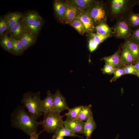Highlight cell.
I'll return each instance as SVG.
<instances>
[{
  "label": "cell",
  "instance_id": "28",
  "mask_svg": "<svg viewBox=\"0 0 139 139\" xmlns=\"http://www.w3.org/2000/svg\"><path fill=\"white\" fill-rule=\"evenodd\" d=\"M69 24L81 34H83L86 32L82 22L77 18H76L74 19Z\"/></svg>",
  "mask_w": 139,
  "mask_h": 139
},
{
  "label": "cell",
  "instance_id": "31",
  "mask_svg": "<svg viewBox=\"0 0 139 139\" xmlns=\"http://www.w3.org/2000/svg\"><path fill=\"white\" fill-rule=\"evenodd\" d=\"M91 38L98 45L102 43L108 38L112 36L110 35H103L99 34L97 33H92L89 34Z\"/></svg>",
  "mask_w": 139,
  "mask_h": 139
},
{
  "label": "cell",
  "instance_id": "42",
  "mask_svg": "<svg viewBox=\"0 0 139 139\" xmlns=\"http://www.w3.org/2000/svg\"><path fill=\"white\" fill-rule=\"evenodd\" d=\"M138 3L139 4V0L138 1Z\"/></svg>",
  "mask_w": 139,
  "mask_h": 139
},
{
  "label": "cell",
  "instance_id": "21",
  "mask_svg": "<svg viewBox=\"0 0 139 139\" xmlns=\"http://www.w3.org/2000/svg\"><path fill=\"white\" fill-rule=\"evenodd\" d=\"M122 48L120 55L121 63L124 67L132 64L136 61L132 53L127 48L123 46Z\"/></svg>",
  "mask_w": 139,
  "mask_h": 139
},
{
  "label": "cell",
  "instance_id": "17",
  "mask_svg": "<svg viewBox=\"0 0 139 139\" xmlns=\"http://www.w3.org/2000/svg\"><path fill=\"white\" fill-rule=\"evenodd\" d=\"M23 16L22 14L18 12L9 13L3 16L7 25V32L11 28L16 24L21 18H22Z\"/></svg>",
  "mask_w": 139,
  "mask_h": 139
},
{
  "label": "cell",
  "instance_id": "8",
  "mask_svg": "<svg viewBox=\"0 0 139 139\" xmlns=\"http://www.w3.org/2000/svg\"><path fill=\"white\" fill-rule=\"evenodd\" d=\"M77 10V14L76 18L79 19L82 22L86 32L89 34L94 33L95 27L89 14L85 11Z\"/></svg>",
  "mask_w": 139,
  "mask_h": 139
},
{
  "label": "cell",
  "instance_id": "35",
  "mask_svg": "<svg viewBox=\"0 0 139 139\" xmlns=\"http://www.w3.org/2000/svg\"><path fill=\"white\" fill-rule=\"evenodd\" d=\"M125 74H131L135 75L136 71L134 65L132 64L126 65L123 67Z\"/></svg>",
  "mask_w": 139,
  "mask_h": 139
},
{
  "label": "cell",
  "instance_id": "33",
  "mask_svg": "<svg viewBox=\"0 0 139 139\" xmlns=\"http://www.w3.org/2000/svg\"><path fill=\"white\" fill-rule=\"evenodd\" d=\"M8 26L7 22L3 17H1L0 19V36L4 34L5 32H7Z\"/></svg>",
  "mask_w": 139,
  "mask_h": 139
},
{
  "label": "cell",
  "instance_id": "12",
  "mask_svg": "<svg viewBox=\"0 0 139 139\" xmlns=\"http://www.w3.org/2000/svg\"><path fill=\"white\" fill-rule=\"evenodd\" d=\"M123 46L127 48L133 55L135 60L139 59V44L129 37L125 39Z\"/></svg>",
  "mask_w": 139,
  "mask_h": 139
},
{
  "label": "cell",
  "instance_id": "9",
  "mask_svg": "<svg viewBox=\"0 0 139 139\" xmlns=\"http://www.w3.org/2000/svg\"><path fill=\"white\" fill-rule=\"evenodd\" d=\"M68 109L65 99L59 90H57L54 94L53 110L60 113L64 110Z\"/></svg>",
  "mask_w": 139,
  "mask_h": 139
},
{
  "label": "cell",
  "instance_id": "32",
  "mask_svg": "<svg viewBox=\"0 0 139 139\" xmlns=\"http://www.w3.org/2000/svg\"><path fill=\"white\" fill-rule=\"evenodd\" d=\"M113 74L114 76L110 80L111 82L116 81L117 79L125 75L123 67L116 68Z\"/></svg>",
  "mask_w": 139,
  "mask_h": 139
},
{
  "label": "cell",
  "instance_id": "26",
  "mask_svg": "<svg viewBox=\"0 0 139 139\" xmlns=\"http://www.w3.org/2000/svg\"><path fill=\"white\" fill-rule=\"evenodd\" d=\"M12 44L13 55H20L22 54L25 50L20 40L16 39L11 37Z\"/></svg>",
  "mask_w": 139,
  "mask_h": 139
},
{
  "label": "cell",
  "instance_id": "22",
  "mask_svg": "<svg viewBox=\"0 0 139 139\" xmlns=\"http://www.w3.org/2000/svg\"><path fill=\"white\" fill-rule=\"evenodd\" d=\"M70 2L78 10L85 11L95 2L93 0H71Z\"/></svg>",
  "mask_w": 139,
  "mask_h": 139
},
{
  "label": "cell",
  "instance_id": "37",
  "mask_svg": "<svg viewBox=\"0 0 139 139\" xmlns=\"http://www.w3.org/2000/svg\"><path fill=\"white\" fill-rule=\"evenodd\" d=\"M132 38L139 44V28L133 31Z\"/></svg>",
  "mask_w": 139,
  "mask_h": 139
},
{
  "label": "cell",
  "instance_id": "14",
  "mask_svg": "<svg viewBox=\"0 0 139 139\" xmlns=\"http://www.w3.org/2000/svg\"><path fill=\"white\" fill-rule=\"evenodd\" d=\"M25 50L34 44L37 37L25 29L20 39Z\"/></svg>",
  "mask_w": 139,
  "mask_h": 139
},
{
  "label": "cell",
  "instance_id": "10",
  "mask_svg": "<svg viewBox=\"0 0 139 139\" xmlns=\"http://www.w3.org/2000/svg\"><path fill=\"white\" fill-rule=\"evenodd\" d=\"M66 8L64 15L63 23L69 24L76 17L77 10L69 0L65 1Z\"/></svg>",
  "mask_w": 139,
  "mask_h": 139
},
{
  "label": "cell",
  "instance_id": "6",
  "mask_svg": "<svg viewBox=\"0 0 139 139\" xmlns=\"http://www.w3.org/2000/svg\"><path fill=\"white\" fill-rule=\"evenodd\" d=\"M114 34L117 38L126 39L132 35L131 27L126 19L118 20L112 28Z\"/></svg>",
  "mask_w": 139,
  "mask_h": 139
},
{
  "label": "cell",
  "instance_id": "23",
  "mask_svg": "<svg viewBox=\"0 0 139 139\" xmlns=\"http://www.w3.org/2000/svg\"><path fill=\"white\" fill-rule=\"evenodd\" d=\"M96 33L102 35L112 36L114 33L112 29L107 24L106 21L103 22L95 27Z\"/></svg>",
  "mask_w": 139,
  "mask_h": 139
},
{
  "label": "cell",
  "instance_id": "39",
  "mask_svg": "<svg viewBox=\"0 0 139 139\" xmlns=\"http://www.w3.org/2000/svg\"><path fill=\"white\" fill-rule=\"evenodd\" d=\"M136 61L135 64L134 65L136 71H139V59Z\"/></svg>",
  "mask_w": 139,
  "mask_h": 139
},
{
  "label": "cell",
  "instance_id": "27",
  "mask_svg": "<svg viewBox=\"0 0 139 139\" xmlns=\"http://www.w3.org/2000/svg\"><path fill=\"white\" fill-rule=\"evenodd\" d=\"M91 104L84 106L77 119L82 121H87L92 113L91 109Z\"/></svg>",
  "mask_w": 139,
  "mask_h": 139
},
{
  "label": "cell",
  "instance_id": "41",
  "mask_svg": "<svg viewBox=\"0 0 139 139\" xmlns=\"http://www.w3.org/2000/svg\"><path fill=\"white\" fill-rule=\"evenodd\" d=\"M136 75L139 77V71H136Z\"/></svg>",
  "mask_w": 139,
  "mask_h": 139
},
{
  "label": "cell",
  "instance_id": "5",
  "mask_svg": "<svg viewBox=\"0 0 139 139\" xmlns=\"http://www.w3.org/2000/svg\"><path fill=\"white\" fill-rule=\"evenodd\" d=\"M84 11L90 16L95 27L106 21L108 15L106 4L102 1H95L91 6Z\"/></svg>",
  "mask_w": 139,
  "mask_h": 139
},
{
  "label": "cell",
  "instance_id": "3",
  "mask_svg": "<svg viewBox=\"0 0 139 139\" xmlns=\"http://www.w3.org/2000/svg\"><path fill=\"white\" fill-rule=\"evenodd\" d=\"M40 92H28L24 93L21 103L28 110V112L33 118L37 119L43 114L41 107Z\"/></svg>",
  "mask_w": 139,
  "mask_h": 139
},
{
  "label": "cell",
  "instance_id": "40",
  "mask_svg": "<svg viewBox=\"0 0 139 139\" xmlns=\"http://www.w3.org/2000/svg\"><path fill=\"white\" fill-rule=\"evenodd\" d=\"M56 139H64V136H58L56 138Z\"/></svg>",
  "mask_w": 139,
  "mask_h": 139
},
{
  "label": "cell",
  "instance_id": "15",
  "mask_svg": "<svg viewBox=\"0 0 139 139\" xmlns=\"http://www.w3.org/2000/svg\"><path fill=\"white\" fill-rule=\"evenodd\" d=\"M25 30L24 24L22 19L14 26L11 28L7 33L11 37L16 39L20 40Z\"/></svg>",
  "mask_w": 139,
  "mask_h": 139
},
{
  "label": "cell",
  "instance_id": "7",
  "mask_svg": "<svg viewBox=\"0 0 139 139\" xmlns=\"http://www.w3.org/2000/svg\"><path fill=\"white\" fill-rule=\"evenodd\" d=\"M64 121V126L75 134H84L85 122L77 119H72L68 116Z\"/></svg>",
  "mask_w": 139,
  "mask_h": 139
},
{
  "label": "cell",
  "instance_id": "2",
  "mask_svg": "<svg viewBox=\"0 0 139 139\" xmlns=\"http://www.w3.org/2000/svg\"><path fill=\"white\" fill-rule=\"evenodd\" d=\"M106 3L108 16L111 20L126 19L132 12L134 5L133 1L129 0H111Z\"/></svg>",
  "mask_w": 139,
  "mask_h": 139
},
{
  "label": "cell",
  "instance_id": "11",
  "mask_svg": "<svg viewBox=\"0 0 139 139\" xmlns=\"http://www.w3.org/2000/svg\"><path fill=\"white\" fill-rule=\"evenodd\" d=\"M54 94L48 90L46 98L41 100V107L42 112L44 116L53 110Z\"/></svg>",
  "mask_w": 139,
  "mask_h": 139
},
{
  "label": "cell",
  "instance_id": "34",
  "mask_svg": "<svg viewBox=\"0 0 139 139\" xmlns=\"http://www.w3.org/2000/svg\"><path fill=\"white\" fill-rule=\"evenodd\" d=\"M116 68L112 65L106 63L101 70L103 74H114V71Z\"/></svg>",
  "mask_w": 139,
  "mask_h": 139
},
{
  "label": "cell",
  "instance_id": "4",
  "mask_svg": "<svg viewBox=\"0 0 139 139\" xmlns=\"http://www.w3.org/2000/svg\"><path fill=\"white\" fill-rule=\"evenodd\" d=\"M63 116L60 115V113L53 110L49 112L44 116L43 120L41 121L43 131L55 133L64 126V122L62 119Z\"/></svg>",
  "mask_w": 139,
  "mask_h": 139
},
{
  "label": "cell",
  "instance_id": "36",
  "mask_svg": "<svg viewBox=\"0 0 139 139\" xmlns=\"http://www.w3.org/2000/svg\"><path fill=\"white\" fill-rule=\"evenodd\" d=\"M89 40L88 43V48L91 52H92L95 50L99 45L96 43L91 38Z\"/></svg>",
  "mask_w": 139,
  "mask_h": 139
},
{
  "label": "cell",
  "instance_id": "30",
  "mask_svg": "<svg viewBox=\"0 0 139 139\" xmlns=\"http://www.w3.org/2000/svg\"><path fill=\"white\" fill-rule=\"evenodd\" d=\"M84 106H79L72 108H69L65 115L73 119H77Z\"/></svg>",
  "mask_w": 139,
  "mask_h": 139
},
{
  "label": "cell",
  "instance_id": "38",
  "mask_svg": "<svg viewBox=\"0 0 139 139\" xmlns=\"http://www.w3.org/2000/svg\"><path fill=\"white\" fill-rule=\"evenodd\" d=\"M42 132H43V131L40 132L38 133L35 132L32 133L30 136V139H38L39 134Z\"/></svg>",
  "mask_w": 139,
  "mask_h": 139
},
{
  "label": "cell",
  "instance_id": "24",
  "mask_svg": "<svg viewBox=\"0 0 139 139\" xmlns=\"http://www.w3.org/2000/svg\"><path fill=\"white\" fill-rule=\"evenodd\" d=\"M58 136H63L78 137L80 138H83L81 136L76 135L67 128L63 126L58 130L53 135L51 139L56 138Z\"/></svg>",
  "mask_w": 139,
  "mask_h": 139
},
{
  "label": "cell",
  "instance_id": "13",
  "mask_svg": "<svg viewBox=\"0 0 139 139\" xmlns=\"http://www.w3.org/2000/svg\"><path fill=\"white\" fill-rule=\"evenodd\" d=\"M53 7L57 17L61 22L63 23L66 8L65 1L55 0L53 3Z\"/></svg>",
  "mask_w": 139,
  "mask_h": 139
},
{
  "label": "cell",
  "instance_id": "20",
  "mask_svg": "<svg viewBox=\"0 0 139 139\" xmlns=\"http://www.w3.org/2000/svg\"><path fill=\"white\" fill-rule=\"evenodd\" d=\"M0 46L5 50L13 54V44L11 37L6 33L0 37Z\"/></svg>",
  "mask_w": 139,
  "mask_h": 139
},
{
  "label": "cell",
  "instance_id": "18",
  "mask_svg": "<svg viewBox=\"0 0 139 139\" xmlns=\"http://www.w3.org/2000/svg\"><path fill=\"white\" fill-rule=\"evenodd\" d=\"M96 127L97 125L94 120L92 113L84 124V134L86 136V139H89L91 138L92 134Z\"/></svg>",
  "mask_w": 139,
  "mask_h": 139
},
{
  "label": "cell",
  "instance_id": "1",
  "mask_svg": "<svg viewBox=\"0 0 139 139\" xmlns=\"http://www.w3.org/2000/svg\"><path fill=\"white\" fill-rule=\"evenodd\" d=\"M24 106H18L11 115V124L13 127L21 130L30 136L37 133L38 127L41 122H38L26 111Z\"/></svg>",
  "mask_w": 139,
  "mask_h": 139
},
{
  "label": "cell",
  "instance_id": "16",
  "mask_svg": "<svg viewBox=\"0 0 139 139\" xmlns=\"http://www.w3.org/2000/svg\"><path fill=\"white\" fill-rule=\"evenodd\" d=\"M120 52V49L119 48L112 55L104 57L102 59L104 61L105 64L111 65L116 68L123 67L124 66L121 60Z\"/></svg>",
  "mask_w": 139,
  "mask_h": 139
},
{
  "label": "cell",
  "instance_id": "25",
  "mask_svg": "<svg viewBox=\"0 0 139 139\" xmlns=\"http://www.w3.org/2000/svg\"><path fill=\"white\" fill-rule=\"evenodd\" d=\"M43 24L42 20L32 24L24 25L26 30L37 37L40 32Z\"/></svg>",
  "mask_w": 139,
  "mask_h": 139
},
{
  "label": "cell",
  "instance_id": "29",
  "mask_svg": "<svg viewBox=\"0 0 139 139\" xmlns=\"http://www.w3.org/2000/svg\"><path fill=\"white\" fill-rule=\"evenodd\" d=\"M128 23L133 27L139 26V13H134L131 12L126 18Z\"/></svg>",
  "mask_w": 139,
  "mask_h": 139
},
{
  "label": "cell",
  "instance_id": "19",
  "mask_svg": "<svg viewBox=\"0 0 139 139\" xmlns=\"http://www.w3.org/2000/svg\"><path fill=\"white\" fill-rule=\"evenodd\" d=\"M22 20L24 24H31L42 20L40 15L37 12L29 11L26 13L23 16Z\"/></svg>",
  "mask_w": 139,
  "mask_h": 139
}]
</instances>
